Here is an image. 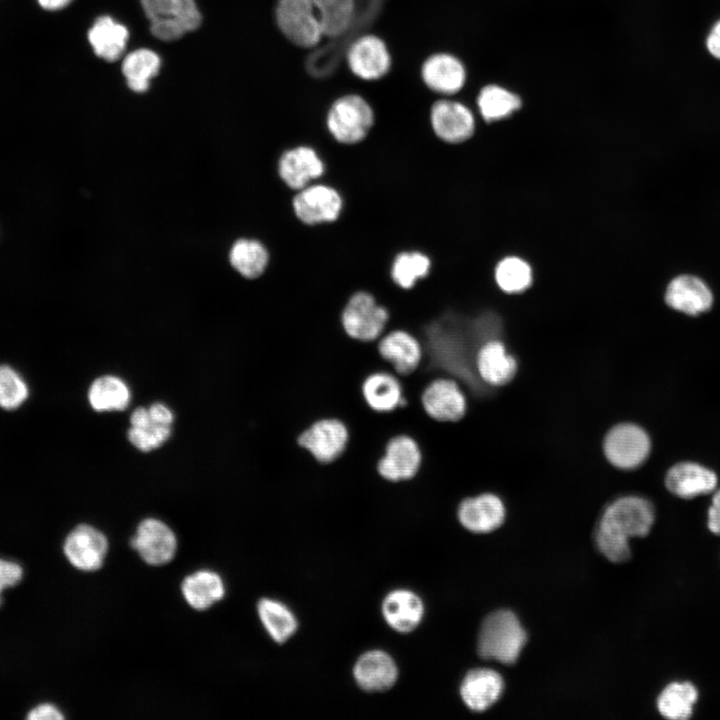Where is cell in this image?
<instances>
[{
    "label": "cell",
    "mask_w": 720,
    "mask_h": 720,
    "mask_svg": "<svg viewBox=\"0 0 720 720\" xmlns=\"http://www.w3.org/2000/svg\"><path fill=\"white\" fill-rule=\"evenodd\" d=\"M375 121V111L365 98L358 94H346L329 106L325 127L334 143L356 146L370 136Z\"/></svg>",
    "instance_id": "cell-1"
},
{
    "label": "cell",
    "mask_w": 720,
    "mask_h": 720,
    "mask_svg": "<svg viewBox=\"0 0 720 720\" xmlns=\"http://www.w3.org/2000/svg\"><path fill=\"white\" fill-rule=\"evenodd\" d=\"M526 640V631L517 616L509 610H498L482 622L477 651L483 659L513 664L519 658Z\"/></svg>",
    "instance_id": "cell-2"
},
{
    "label": "cell",
    "mask_w": 720,
    "mask_h": 720,
    "mask_svg": "<svg viewBox=\"0 0 720 720\" xmlns=\"http://www.w3.org/2000/svg\"><path fill=\"white\" fill-rule=\"evenodd\" d=\"M389 309L369 290L352 292L340 312V324L347 337L369 343L379 339L390 323Z\"/></svg>",
    "instance_id": "cell-3"
},
{
    "label": "cell",
    "mask_w": 720,
    "mask_h": 720,
    "mask_svg": "<svg viewBox=\"0 0 720 720\" xmlns=\"http://www.w3.org/2000/svg\"><path fill=\"white\" fill-rule=\"evenodd\" d=\"M655 521L653 504L640 496H623L604 510L595 532L614 539L628 541L631 537H645Z\"/></svg>",
    "instance_id": "cell-4"
},
{
    "label": "cell",
    "mask_w": 720,
    "mask_h": 720,
    "mask_svg": "<svg viewBox=\"0 0 720 720\" xmlns=\"http://www.w3.org/2000/svg\"><path fill=\"white\" fill-rule=\"evenodd\" d=\"M290 206L300 224L316 227L337 222L343 214L345 198L336 185L319 180L292 193Z\"/></svg>",
    "instance_id": "cell-5"
},
{
    "label": "cell",
    "mask_w": 720,
    "mask_h": 720,
    "mask_svg": "<svg viewBox=\"0 0 720 720\" xmlns=\"http://www.w3.org/2000/svg\"><path fill=\"white\" fill-rule=\"evenodd\" d=\"M150 20L151 33L160 40L173 41L197 29L201 14L194 0H140Z\"/></svg>",
    "instance_id": "cell-6"
},
{
    "label": "cell",
    "mask_w": 720,
    "mask_h": 720,
    "mask_svg": "<svg viewBox=\"0 0 720 720\" xmlns=\"http://www.w3.org/2000/svg\"><path fill=\"white\" fill-rule=\"evenodd\" d=\"M276 170L284 187L294 193L315 181L323 180L327 173V163L317 147L299 142L280 153Z\"/></svg>",
    "instance_id": "cell-7"
},
{
    "label": "cell",
    "mask_w": 720,
    "mask_h": 720,
    "mask_svg": "<svg viewBox=\"0 0 720 720\" xmlns=\"http://www.w3.org/2000/svg\"><path fill=\"white\" fill-rule=\"evenodd\" d=\"M350 439L347 425L337 417L313 421L297 436V445L319 464H331L345 453Z\"/></svg>",
    "instance_id": "cell-8"
},
{
    "label": "cell",
    "mask_w": 720,
    "mask_h": 720,
    "mask_svg": "<svg viewBox=\"0 0 720 720\" xmlns=\"http://www.w3.org/2000/svg\"><path fill=\"white\" fill-rule=\"evenodd\" d=\"M275 15L280 31L298 47L314 48L324 36L312 0H278Z\"/></svg>",
    "instance_id": "cell-9"
},
{
    "label": "cell",
    "mask_w": 720,
    "mask_h": 720,
    "mask_svg": "<svg viewBox=\"0 0 720 720\" xmlns=\"http://www.w3.org/2000/svg\"><path fill=\"white\" fill-rule=\"evenodd\" d=\"M651 442L646 431L634 423L613 426L603 440V452L616 468L631 470L639 467L648 457Z\"/></svg>",
    "instance_id": "cell-10"
},
{
    "label": "cell",
    "mask_w": 720,
    "mask_h": 720,
    "mask_svg": "<svg viewBox=\"0 0 720 720\" xmlns=\"http://www.w3.org/2000/svg\"><path fill=\"white\" fill-rule=\"evenodd\" d=\"M422 462L423 452L415 438L397 434L385 443L383 455L376 462V471L383 480L398 483L415 478Z\"/></svg>",
    "instance_id": "cell-11"
},
{
    "label": "cell",
    "mask_w": 720,
    "mask_h": 720,
    "mask_svg": "<svg viewBox=\"0 0 720 720\" xmlns=\"http://www.w3.org/2000/svg\"><path fill=\"white\" fill-rule=\"evenodd\" d=\"M433 135L445 144H460L470 139L475 130L471 110L461 102L450 99L435 101L429 111Z\"/></svg>",
    "instance_id": "cell-12"
},
{
    "label": "cell",
    "mask_w": 720,
    "mask_h": 720,
    "mask_svg": "<svg viewBox=\"0 0 720 720\" xmlns=\"http://www.w3.org/2000/svg\"><path fill=\"white\" fill-rule=\"evenodd\" d=\"M424 413L434 421L447 423L461 420L467 400L459 384L451 378L438 377L427 384L420 394Z\"/></svg>",
    "instance_id": "cell-13"
},
{
    "label": "cell",
    "mask_w": 720,
    "mask_h": 720,
    "mask_svg": "<svg viewBox=\"0 0 720 720\" xmlns=\"http://www.w3.org/2000/svg\"><path fill=\"white\" fill-rule=\"evenodd\" d=\"M345 56L350 71L366 81L383 78L392 65L386 43L373 34L357 37L347 48Z\"/></svg>",
    "instance_id": "cell-14"
},
{
    "label": "cell",
    "mask_w": 720,
    "mask_h": 720,
    "mask_svg": "<svg viewBox=\"0 0 720 720\" xmlns=\"http://www.w3.org/2000/svg\"><path fill=\"white\" fill-rule=\"evenodd\" d=\"M108 547V540L100 530L88 524H80L66 536L63 552L72 566L91 572L102 567Z\"/></svg>",
    "instance_id": "cell-15"
},
{
    "label": "cell",
    "mask_w": 720,
    "mask_h": 720,
    "mask_svg": "<svg viewBox=\"0 0 720 720\" xmlns=\"http://www.w3.org/2000/svg\"><path fill=\"white\" fill-rule=\"evenodd\" d=\"M130 543L139 556L153 566L170 562L177 550L174 532L166 523L156 518L142 520Z\"/></svg>",
    "instance_id": "cell-16"
},
{
    "label": "cell",
    "mask_w": 720,
    "mask_h": 720,
    "mask_svg": "<svg viewBox=\"0 0 720 720\" xmlns=\"http://www.w3.org/2000/svg\"><path fill=\"white\" fill-rule=\"evenodd\" d=\"M380 358L400 376L414 373L423 361L424 349L418 338L403 328L384 334L377 343Z\"/></svg>",
    "instance_id": "cell-17"
},
{
    "label": "cell",
    "mask_w": 720,
    "mask_h": 720,
    "mask_svg": "<svg viewBox=\"0 0 720 720\" xmlns=\"http://www.w3.org/2000/svg\"><path fill=\"white\" fill-rule=\"evenodd\" d=\"M398 676L399 669L394 658L381 649L364 652L353 666V678L357 686L369 693L391 689Z\"/></svg>",
    "instance_id": "cell-18"
},
{
    "label": "cell",
    "mask_w": 720,
    "mask_h": 720,
    "mask_svg": "<svg viewBox=\"0 0 720 720\" xmlns=\"http://www.w3.org/2000/svg\"><path fill=\"white\" fill-rule=\"evenodd\" d=\"M381 613L391 629L407 634L421 624L425 605L422 598L414 591L398 588L386 594L382 600Z\"/></svg>",
    "instance_id": "cell-19"
},
{
    "label": "cell",
    "mask_w": 720,
    "mask_h": 720,
    "mask_svg": "<svg viewBox=\"0 0 720 720\" xmlns=\"http://www.w3.org/2000/svg\"><path fill=\"white\" fill-rule=\"evenodd\" d=\"M665 302L674 310L697 316L711 309L713 294L709 286L699 277L682 274L673 278L667 285Z\"/></svg>",
    "instance_id": "cell-20"
},
{
    "label": "cell",
    "mask_w": 720,
    "mask_h": 720,
    "mask_svg": "<svg viewBox=\"0 0 720 720\" xmlns=\"http://www.w3.org/2000/svg\"><path fill=\"white\" fill-rule=\"evenodd\" d=\"M424 84L433 92L441 95H453L460 91L466 81L463 63L449 53L430 55L420 70Z\"/></svg>",
    "instance_id": "cell-21"
},
{
    "label": "cell",
    "mask_w": 720,
    "mask_h": 720,
    "mask_svg": "<svg viewBox=\"0 0 720 720\" xmlns=\"http://www.w3.org/2000/svg\"><path fill=\"white\" fill-rule=\"evenodd\" d=\"M457 517L465 529L474 533H488L503 523L505 507L498 496L484 493L462 500Z\"/></svg>",
    "instance_id": "cell-22"
},
{
    "label": "cell",
    "mask_w": 720,
    "mask_h": 720,
    "mask_svg": "<svg viewBox=\"0 0 720 720\" xmlns=\"http://www.w3.org/2000/svg\"><path fill=\"white\" fill-rule=\"evenodd\" d=\"M361 395L367 407L379 414L391 413L407 406L400 380L387 371L368 374L361 383Z\"/></svg>",
    "instance_id": "cell-23"
},
{
    "label": "cell",
    "mask_w": 720,
    "mask_h": 720,
    "mask_svg": "<svg viewBox=\"0 0 720 720\" xmlns=\"http://www.w3.org/2000/svg\"><path fill=\"white\" fill-rule=\"evenodd\" d=\"M475 370L480 379L491 386L509 383L517 372V361L505 345L496 339L482 344L475 354Z\"/></svg>",
    "instance_id": "cell-24"
},
{
    "label": "cell",
    "mask_w": 720,
    "mask_h": 720,
    "mask_svg": "<svg viewBox=\"0 0 720 720\" xmlns=\"http://www.w3.org/2000/svg\"><path fill=\"white\" fill-rule=\"evenodd\" d=\"M667 489L683 499L708 494L717 486L716 474L694 462H680L672 466L665 477Z\"/></svg>",
    "instance_id": "cell-25"
},
{
    "label": "cell",
    "mask_w": 720,
    "mask_h": 720,
    "mask_svg": "<svg viewBox=\"0 0 720 720\" xmlns=\"http://www.w3.org/2000/svg\"><path fill=\"white\" fill-rule=\"evenodd\" d=\"M504 682L500 674L487 668L469 671L460 685V696L472 711L482 712L492 706L501 696Z\"/></svg>",
    "instance_id": "cell-26"
},
{
    "label": "cell",
    "mask_w": 720,
    "mask_h": 720,
    "mask_svg": "<svg viewBox=\"0 0 720 720\" xmlns=\"http://www.w3.org/2000/svg\"><path fill=\"white\" fill-rule=\"evenodd\" d=\"M433 269V259L419 248H405L394 254L389 265L391 283L402 291L414 289L428 278Z\"/></svg>",
    "instance_id": "cell-27"
},
{
    "label": "cell",
    "mask_w": 720,
    "mask_h": 720,
    "mask_svg": "<svg viewBox=\"0 0 720 720\" xmlns=\"http://www.w3.org/2000/svg\"><path fill=\"white\" fill-rule=\"evenodd\" d=\"M128 36L127 28L109 16L97 18L88 31V40L95 54L108 62L116 61L121 57Z\"/></svg>",
    "instance_id": "cell-28"
},
{
    "label": "cell",
    "mask_w": 720,
    "mask_h": 720,
    "mask_svg": "<svg viewBox=\"0 0 720 720\" xmlns=\"http://www.w3.org/2000/svg\"><path fill=\"white\" fill-rule=\"evenodd\" d=\"M181 591L190 607L205 610L224 597L225 585L218 573L199 570L185 577Z\"/></svg>",
    "instance_id": "cell-29"
},
{
    "label": "cell",
    "mask_w": 720,
    "mask_h": 720,
    "mask_svg": "<svg viewBox=\"0 0 720 720\" xmlns=\"http://www.w3.org/2000/svg\"><path fill=\"white\" fill-rule=\"evenodd\" d=\"M699 692L689 681H674L663 688L656 705L662 717L668 720H688L694 713Z\"/></svg>",
    "instance_id": "cell-30"
},
{
    "label": "cell",
    "mask_w": 720,
    "mask_h": 720,
    "mask_svg": "<svg viewBox=\"0 0 720 720\" xmlns=\"http://www.w3.org/2000/svg\"><path fill=\"white\" fill-rule=\"evenodd\" d=\"M257 612L266 632L278 644L287 642L298 630L299 623L295 614L279 600L260 599Z\"/></svg>",
    "instance_id": "cell-31"
},
{
    "label": "cell",
    "mask_w": 720,
    "mask_h": 720,
    "mask_svg": "<svg viewBox=\"0 0 720 720\" xmlns=\"http://www.w3.org/2000/svg\"><path fill=\"white\" fill-rule=\"evenodd\" d=\"M128 385L119 377L104 375L95 379L89 387L88 400L97 412L121 411L130 402Z\"/></svg>",
    "instance_id": "cell-32"
},
{
    "label": "cell",
    "mask_w": 720,
    "mask_h": 720,
    "mask_svg": "<svg viewBox=\"0 0 720 720\" xmlns=\"http://www.w3.org/2000/svg\"><path fill=\"white\" fill-rule=\"evenodd\" d=\"M231 265L243 277L256 279L262 276L270 261L267 247L257 239L237 240L229 253Z\"/></svg>",
    "instance_id": "cell-33"
},
{
    "label": "cell",
    "mask_w": 720,
    "mask_h": 720,
    "mask_svg": "<svg viewBox=\"0 0 720 720\" xmlns=\"http://www.w3.org/2000/svg\"><path fill=\"white\" fill-rule=\"evenodd\" d=\"M312 2L324 36L337 38L354 22L357 13L355 0H312Z\"/></svg>",
    "instance_id": "cell-34"
},
{
    "label": "cell",
    "mask_w": 720,
    "mask_h": 720,
    "mask_svg": "<svg viewBox=\"0 0 720 720\" xmlns=\"http://www.w3.org/2000/svg\"><path fill=\"white\" fill-rule=\"evenodd\" d=\"M521 104V99L517 94L496 84L483 87L477 97L479 112L487 122L511 116L521 107Z\"/></svg>",
    "instance_id": "cell-35"
},
{
    "label": "cell",
    "mask_w": 720,
    "mask_h": 720,
    "mask_svg": "<svg viewBox=\"0 0 720 720\" xmlns=\"http://www.w3.org/2000/svg\"><path fill=\"white\" fill-rule=\"evenodd\" d=\"M161 61L152 50L141 48L129 53L122 63V72L130 89L144 92L150 80L158 74Z\"/></svg>",
    "instance_id": "cell-36"
},
{
    "label": "cell",
    "mask_w": 720,
    "mask_h": 720,
    "mask_svg": "<svg viewBox=\"0 0 720 720\" xmlns=\"http://www.w3.org/2000/svg\"><path fill=\"white\" fill-rule=\"evenodd\" d=\"M495 280L502 291L508 294L521 293L532 283V269L519 257H506L496 266Z\"/></svg>",
    "instance_id": "cell-37"
},
{
    "label": "cell",
    "mask_w": 720,
    "mask_h": 720,
    "mask_svg": "<svg viewBox=\"0 0 720 720\" xmlns=\"http://www.w3.org/2000/svg\"><path fill=\"white\" fill-rule=\"evenodd\" d=\"M28 396V387L22 377L10 366H0V407L15 409Z\"/></svg>",
    "instance_id": "cell-38"
},
{
    "label": "cell",
    "mask_w": 720,
    "mask_h": 720,
    "mask_svg": "<svg viewBox=\"0 0 720 720\" xmlns=\"http://www.w3.org/2000/svg\"><path fill=\"white\" fill-rule=\"evenodd\" d=\"M170 433V426L153 421L143 427L130 426L128 439L140 451L148 452L160 447L169 438Z\"/></svg>",
    "instance_id": "cell-39"
},
{
    "label": "cell",
    "mask_w": 720,
    "mask_h": 720,
    "mask_svg": "<svg viewBox=\"0 0 720 720\" xmlns=\"http://www.w3.org/2000/svg\"><path fill=\"white\" fill-rule=\"evenodd\" d=\"M23 577L24 570L20 563L0 557V606L3 602V591L18 585Z\"/></svg>",
    "instance_id": "cell-40"
},
{
    "label": "cell",
    "mask_w": 720,
    "mask_h": 720,
    "mask_svg": "<svg viewBox=\"0 0 720 720\" xmlns=\"http://www.w3.org/2000/svg\"><path fill=\"white\" fill-rule=\"evenodd\" d=\"M704 45L709 56L720 62V18L709 27L705 35Z\"/></svg>",
    "instance_id": "cell-41"
},
{
    "label": "cell",
    "mask_w": 720,
    "mask_h": 720,
    "mask_svg": "<svg viewBox=\"0 0 720 720\" xmlns=\"http://www.w3.org/2000/svg\"><path fill=\"white\" fill-rule=\"evenodd\" d=\"M27 718L30 720H60L64 718V715L56 705L41 703L28 712Z\"/></svg>",
    "instance_id": "cell-42"
},
{
    "label": "cell",
    "mask_w": 720,
    "mask_h": 720,
    "mask_svg": "<svg viewBox=\"0 0 720 720\" xmlns=\"http://www.w3.org/2000/svg\"><path fill=\"white\" fill-rule=\"evenodd\" d=\"M707 527L715 535H720V490L712 498L707 513Z\"/></svg>",
    "instance_id": "cell-43"
},
{
    "label": "cell",
    "mask_w": 720,
    "mask_h": 720,
    "mask_svg": "<svg viewBox=\"0 0 720 720\" xmlns=\"http://www.w3.org/2000/svg\"><path fill=\"white\" fill-rule=\"evenodd\" d=\"M149 413L152 420L155 423L170 426L173 422L174 416L172 411L163 403L156 402L149 408Z\"/></svg>",
    "instance_id": "cell-44"
},
{
    "label": "cell",
    "mask_w": 720,
    "mask_h": 720,
    "mask_svg": "<svg viewBox=\"0 0 720 720\" xmlns=\"http://www.w3.org/2000/svg\"><path fill=\"white\" fill-rule=\"evenodd\" d=\"M39 5L46 10H59L66 7L72 0H37Z\"/></svg>",
    "instance_id": "cell-45"
}]
</instances>
